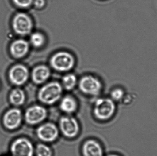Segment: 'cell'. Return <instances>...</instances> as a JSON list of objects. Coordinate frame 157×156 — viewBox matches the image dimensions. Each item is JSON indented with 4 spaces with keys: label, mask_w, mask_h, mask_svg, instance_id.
Here are the masks:
<instances>
[{
    "label": "cell",
    "mask_w": 157,
    "mask_h": 156,
    "mask_svg": "<svg viewBox=\"0 0 157 156\" xmlns=\"http://www.w3.org/2000/svg\"><path fill=\"white\" fill-rule=\"evenodd\" d=\"M62 92V87L61 84L56 82H53L47 83L40 89L38 97L42 103L51 105L59 100Z\"/></svg>",
    "instance_id": "obj_1"
},
{
    "label": "cell",
    "mask_w": 157,
    "mask_h": 156,
    "mask_svg": "<svg viewBox=\"0 0 157 156\" xmlns=\"http://www.w3.org/2000/svg\"><path fill=\"white\" fill-rule=\"evenodd\" d=\"M50 62L51 67L55 70L65 72L73 68L75 60L73 56L69 52L60 51L52 56Z\"/></svg>",
    "instance_id": "obj_2"
},
{
    "label": "cell",
    "mask_w": 157,
    "mask_h": 156,
    "mask_svg": "<svg viewBox=\"0 0 157 156\" xmlns=\"http://www.w3.org/2000/svg\"><path fill=\"white\" fill-rule=\"evenodd\" d=\"M115 111V104L111 99L101 98L97 100L95 102L94 115L99 120H108L113 115Z\"/></svg>",
    "instance_id": "obj_3"
},
{
    "label": "cell",
    "mask_w": 157,
    "mask_h": 156,
    "mask_svg": "<svg viewBox=\"0 0 157 156\" xmlns=\"http://www.w3.org/2000/svg\"><path fill=\"white\" fill-rule=\"evenodd\" d=\"M12 156H33L34 147L30 141L25 138L15 140L10 147Z\"/></svg>",
    "instance_id": "obj_4"
},
{
    "label": "cell",
    "mask_w": 157,
    "mask_h": 156,
    "mask_svg": "<svg viewBox=\"0 0 157 156\" xmlns=\"http://www.w3.org/2000/svg\"><path fill=\"white\" fill-rule=\"evenodd\" d=\"M13 26L17 34L20 35H26L31 32L33 28V23L27 15L19 13L14 17Z\"/></svg>",
    "instance_id": "obj_5"
},
{
    "label": "cell",
    "mask_w": 157,
    "mask_h": 156,
    "mask_svg": "<svg viewBox=\"0 0 157 156\" xmlns=\"http://www.w3.org/2000/svg\"><path fill=\"white\" fill-rule=\"evenodd\" d=\"M78 85L82 93L90 95H98L102 88L100 81L90 75L83 77L80 79Z\"/></svg>",
    "instance_id": "obj_6"
},
{
    "label": "cell",
    "mask_w": 157,
    "mask_h": 156,
    "mask_svg": "<svg viewBox=\"0 0 157 156\" xmlns=\"http://www.w3.org/2000/svg\"><path fill=\"white\" fill-rule=\"evenodd\" d=\"M22 119L23 116L21 111L17 108H13L5 113L3 117V124L8 130H15L20 126Z\"/></svg>",
    "instance_id": "obj_7"
},
{
    "label": "cell",
    "mask_w": 157,
    "mask_h": 156,
    "mask_svg": "<svg viewBox=\"0 0 157 156\" xmlns=\"http://www.w3.org/2000/svg\"><path fill=\"white\" fill-rule=\"evenodd\" d=\"M47 110L40 105H34L27 109L25 118L28 124L35 125L41 122L47 117Z\"/></svg>",
    "instance_id": "obj_8"
},
{
    "label": "cell",
    "mask_w": 157,
    "mask_h": 156,
    "mask_svg": "<svg viewBox=\"0 0 157 156\" xmlns=\"http://www.w3.org/2000/svg\"><path fill=\"white\" fill-rule=\"evenodd\" d=\"M60 128L62 133L68 138H73L78 134L79 126L76 119L70 116H63L60 120Z\"/></svg>",
    "instance_id": "obj_9"
},
{
    "label": "cell",
    "mask_w": 157,
    "mask_h": 156,
    "mask_svg": "<svg viewBox=\"0 0 157 156\" xmlns=\"http://www.w3.org/2000/svg\"><path fill=\"white\" fill-rule=\"evenodd\" d=\"M37 136L39 139L45 142H52L59 136V130L57 126L51 123H47L38 128Z\"/></svg>",
    "instance_id": "obj_10"
},
{
    "label": "cell",
    "mask_w": 157,
    "mask_h": 156,
    "mask_svg": "<svg viewBox=\"0 0 157 156\" xmlns=\"http://www.w3.org/2000/svg\"><path fill=\"white\" fill-rule=\"evenodd\" d=\"M29 71L25 66L17 65L13 67L9 72V77L12 83L17 86L25 84L29 78Z\"/></svg>",
    "instance_id": "obj_11"
},
{
    "label": "cell",
    "mask_w": 157,
    "mask_h": 156,
    "mask_svg": "<svg viewBox=\"0 0 157 156\" xmlns=\"http://www.w3.org/2000/svg\"><path fill=\"white\" fill-rule=\"evenodd\" d=\"M29 49L28 43L23 39L14 41L10 47V51L13 56L17 58L23 57L26 55Z\"/></svg>",
    "instance_id": "obj_12"
},
{
    "label": "cell",
    "mask_w": 157,
    "mask_h": 156,
    "mask_svg": "<svg viewBox=\"0 0 157 156\" xmlns=\"http://www.w3.org/2000/svg\"><path fill=\"white\" fill-rule=\"evenodd\" d=\"M50 76V70L47 66L40 65L33 69L32 79L36 84H40L45 82Z\"/></svg>",
    "instance_id": "obj_13"
},
{
    "label": "cell",
    "mask_w": 157,
    "mask_h": 156,
    "mask_svg": "<svg viewBox=\"0 0 157 156\" xmlns=\"http://www.w3.org/2000/svg\"><path fill=\"white\" fill-rule=\"evenodd\" d=\"M84 156H103V151L100 145L94 140H89L82 147Z\"/></svg>",
    "instance_id": "obj_14"
},
{
    "label": "cell",
    "mask_w": 157,
    "mask_h": 156,
    "mask_svg": "<svg viewBox=\"0 0 157 156\" xmlns=\"http://www.w3.org/2000/svg\"><path fill=\"white\" fill-rule=\"evenodd\" d=\"M60 108L64 112L68 114L72 113L76 110L77 103L72 97L66 96L61 101Z\"/></svg>",
    "instance_id": "obj_15"
},
{
    "label": "cell",
    "mask_w": 157,
    "mask_h": 156,
    "mask_svg": "<svg viewBox=\"0 0 157 156\" xmlns=\"http://www.w3.org/2000/svg\"><path fill=\"white\" fill-rule=\"evenodd\" d=\"M25 94L24 92L18 88L13 90L9 96L11 103L16 106L23 105L25 100Z\"/></svg>",
    "instance_id": "obj_16"
},
{
    "label": "cell",
    "mask_w": 157,
    "mask_h": 156,
    "mask_svg": "<svg viewBox=\"0 0 157 156\" xmlns=\"http://www.w3.org/2000/svg\"><path fill=\"white\" fill-rule=\"evenodd\" d=\"M63 87L67 90L73 89L77 83L76 76L72 74L65 75L62 80Z\"/></svg>",
    "instance_id": "obj_17"
},
{
    "label": "cell",
    "mask_w": 157,
    "mask_h": 156,
    "mask_svg": "<svg viewBox=\"0 0 157 156\" xmlns=\"http://www.w3.org/2000/svg\"><path fill=\"white\" fill-rule=\"evenodd\" d=\"M30 42L33 46L36 48L40 47L45 43V38L40 33H35L30 36Z\"/></svg>",
    "instance_id": "obj_18"
},
{
    "label": "cell",
    "mask_w": 157,
    "mask_h": 156,
    "mask_svg": "<svg viewBox=\"0 0 157 156\" xmlns=\"http://www.w3.org/2000/svg\"><path fill=\"white\" fill-rule=\"evenodd\" d=\"M36 151L37 156H52V151L51 148L43 144L38 145Z\"/></svg>",
    "instance_id": "obj_19"
},
{
    "label": "cell",
    "mask_w": 157,
    "mask_h": 156,
    "mask_svg": "<svg viewBox=\"0 0 157 156\" xmlns=\"http://www.w3.org/2000/svg\"><path fill=\"white\" fill-rule=\"evenodd\" d=\"M124 91L121 89H116L112 91L111 94L113 100L120 101L124 97Z\"/></svg>",
    "instance_id": "obj_20"
},
{
    "label": "cell",
    "mask_w": 157,
    "mask_h": 156,
    "mask_svg": "<svg viewBox=\"0 0 157 156\" xmlns=\"http://www.w3.org/2000/svg\"><path fill=\"white\" fill-rule=\"evenodd\" d=\"M15 4L21 8H27L32 4L33 0H13Z\"/></svg>",
    "instance_id": "obj_21"
},
{
    "label": "cell",
    "mask_w": 157,
    "mask_h": 156,
    "mask_svg": "<svg viewBox=\"0 0 157 156\" xmlns=\"http://www.w3.org/2000/svg\"><path fill=\"white\" fill-rule=\"evenodd\" d=\"M34 5L36 8H41L45 5V0H33Z\"/></svg>",
    "instance_id": "obj_22"
},
{
    "label": "cell",
    "mask_w": 157,
    "mask_h": 156,
    "mask_svg": "<svg viewBox=\"0 0 157 156\" xmlns=\"http://www.w3.org/2000/svg\"><path fill=\"white\" fill-rule=\"evenodd\" d=\"M108 156H120L116 155H109Z\"/></svg>",
    "instance_id": "obj_23"
}]
</instances>
